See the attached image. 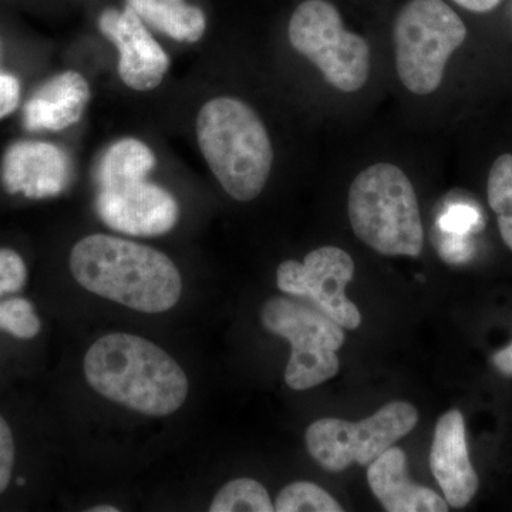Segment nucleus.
Wrapping results in <instances>:
<instances>
[{
    "label": "nucleus",
    "instance_id": "39448f33",
    "mask_svg": "<svg viewBox=\"0 0 512 512\" xmlns=\"http://www.w3.org/2000/svg\"><path fill=\"white\" fill-rule=\"evenodd\" d=\"M467 28L443 0H410L394 22L397 76L410 93L433 94L451 55L466 42Z\"/></svg>",
    "mask_w": 512,
    "mask_h": 512
},
{
    "label": "nucleus",
    "instance_id": "aec40b11",
    "mask_svg": "<svg viewBox=\"0 0 512 512\" xmlns=\"http://www.w3.org/2000/svg\"><path fill=\"white\" fill-rule=\"evenodd\" d=\"M276 512H340L342 505L319 485L298 481L282 488L276 497Z\"/></svg>",
    "mask_w": 512,
    "mask_h": 512
},
{
    "label": "nucleus",
    "instance_id": "6ab92c4d",
    "mask_svg": "<svg viewBox=\"0 0 512 512\" xmlns=\"http://www.w3.org/2000/svg\"><path fill=\"white\" fill-rule=\"evenodd\" d=\"M211 512H274L268 491L251 478L229 481L218 491L210 505Z\"/></svg>",
    "mask_w": 512,
    "mask_h": 512
},
{
    "label": "nucleus",
    "instance_id": "5701e85b",
    "mask_svg": "<svg viewBox=\"0 0 512 512\" xmlns=\"http://www.w3.org/2000/svg\"><path fill=\"white\" fill-rule=\"evenodd\" d=\"M15 463V441L6 420L0 416V494L8 488Z\"/></svg>",
    "mask_w": 512,
    "mask_h": 512
},
{
    "label": "nucleus",
    "instance_id": "0eeeda50",
    "mask_svg": "<svg viewBox=\"0 0 512 512\" xmlns=\"http://www.w3.org/2000/svg\"><path fill=\"white\" fill-rule=\"evenodd\" d=\"M289 42L320 70L326 82L343 93H356L370 76V49L362 36L349 32L339 10L326 0H305L293 12Z\"/></svg>",
    "mask_w": 512,
    "mask_h": 512
},
{
    "label": "nucleus",
    "instance_id": "6e6552de",
    "mask_svg": "<svg viewBox=\"0 0 512 512\" xmlns=\"http://www.w3.org/2000/svg\"><path fill=\"white\" fill-rule=\"evenodd\" d=\"M419 423L413 404L393 402L362 421L320 419L306 430V447L320 467L332 473L352 464L370 466Z\"/></svg>",
    "mask_w": 512,
    "mask_h": 512
},
{
    "label": "nucleus",
    "instance_id": "2eb2a0df",
    "mask_svg": "<svg viewBox=\"0 0 512 512\" xmlns=\"http://www.w3.org/2000/svg\"><path fill=\"white\" fill-rule=\"evenodd\" d=\"M367 481L379 503L389 512H447L448 504L436 491L414 484L407 473V456L390 447L373 461Z\"/></svg>",
    "mask_w": 512,
    "mask_h": 512
},
{
    "label": "nucleus",
    "instance_id": "f03ea898",
    "mask_svg": "<svg viewBox=\"0 0 512 512\" xmlns=\"http://www.w3.org/2000/svg\"><path fill=\"white\" fill-rule=\"evenodd\" d=\"M87 382L101 396L147 416H170L187 400L188 377L150 340L128 333L103 336L84 357Z\"/></svg>",
    "mask_w": 512,
    "mask_h": 512
},
{
    "label": "nucleus",
    "instance_id": "a878e982",
    "mask_svg": "<svg viewBox=\"0 0 512 512\" xmlns=\"http://www.w3.org/2000/svg\"><path fill=\"white\" fill-rule=\"evenodd\" d=\"M453 2L470 12L485 13L497 8L501 0H453Z\"/></svg>",
    "mask_w": 512,
    "mask_h": 512
},
{
    "label": "nucleus",
    "instance_id": "393cba45",
    "mask_svg": "<svg viewBox=\"0 0 512 512\" xmlns=\"http://www.w3.org/2000/svg\"><path fill=\"white\" fill-rule=\"evenodd\" d=\"M20 82L13 74L0 72V120L18 109Z\"/></svg>",
    "mask_w": 512,
    "mask_h": 512
},
{
    "label": "nucleus",
    "instance_id": "dca6fc26",
    "mask_svg": "<svg viewBox=\"0 0 512 512\" xmlns=\"http://www.w3.org/2000/svg\"><path fill=\"white\" fill-rule=\"evenodd\" d=\"M127 6L138 18L177 42H198L207 28L204 12L185 0H127Z\"/></svg>",
    "mask_w": 512,
    "mask_h": 512
},
{
    "label": "nucleus",
    "instance_id": "4468645a",
    "mask_svg": "<svg viewBox=\"0 0 512 512\" xmlns=\"http://www.w3.org/2000/svg\"><path fill=\"white\" fill-rule=\"evenodd\" d=\"M89 101V84L82 74H56L26 101L23 124L30 131H62L82 119Z\"/></svg>",
    "mask_w": 512,
    "mask_h": 512
},
{
    "label": "nucleus",
    "instance_id": "423d86ee",
    "mask_svg": "<svg viewBox=\"0 0 512 512\" xmlns=\"http://www.w3.org/2000/svg\"><path fill=\"white\" fill-rule=\"evenodd\" d=\"M262 326L291 343L285 382L309 390L338 375V350L345 345L342 326L315 306L275 296L262 306Z\"/></svg>",
    "mask_w": 512,
    "mask_h": 512
},
{
    "label": "nucleus",
    "instance_id": "ddd939ff",
    "mask_svg": "<svg viewBox=\"0 0 512 512\" xmlns=\"http://www.w3.org/2000/svg\"><path fill=\"white\" fill-rule=\"evenodd\" d=\"M430 468L450 507L463 508L470 504L480 481L468 456L466 423L458 410L444 413L437 421Z\"/></svg>",
    "mask_w": 512,
    "mask_h": 512
},
{
    "label": "nucleus",
    "instance_id": "bb28decb",
    "mask_svg": "<svg viewBox=\"0 0 512 512\" xmlns=\"http://www.w3.org/2000/svg\"><path fill=\"white\" fill-rule=\"evenodd\" d=\"M493 363L501 373L512 376V343L495 353Z\"/></svg>",
    "mask_w": 512,
    "mask_h": 512
},
{
    "label": "nucleus",
    "instance_id": "1a4fd4ad",
    "mask_svg": "<svg viewBox=\"0 0 512 512\" xmlns=\"http://www.w3.org/2000/svg\"><path fill=\"white\" fill-rule=\"evenodd\" d=\"M355 275V262L338 247H320L309 252L305 261H285L276 272L282 292L311 301L312 306L335 320L342 328L355 330L362 315L346 298V286Z\"/></svg>",
    "mask_w": 512,
    "mask_h": 512
},
{
    "label": "nucleus",
    "instance_id": "412c9836",
    "mask_svg": "<svg viewBox=\"0 0 512 512\" xmlns=\"http://www.w3.org/2000/svg\"><path fill=\"white\" fill-rule=\"evenodd\" d=\"M42 323L35 308L26 299H10L0 303V329L18 339H32L40 332Z\"/></svg>",
    "mask_w": 512,
    "mask_h": 512
},
{
    "label": "nucleus",
    "instance_id": "f8f14e48",
    "mask_svg": "<svg viewBox=\"0 0 512 512\" xmlns=\"http://www.w3.org/2000/svg\"><path fill=\"white\" fill-rule=\"evenodd\" d=\"M0 175L9 194L42 200L66 190L72 180V161L55 144L16 141L3 154Z\"/></svg>",
    "mask_w": 512,
    "mask_h": 512
},
{
    "label": "nucleus",
    "instance_id": "4be33fe9",
    "mask_svg": "<svg viewBox=\"0 0 512 512\" xmlns=\"http://www.w3.org/2000/svg\"><path fill=\"white\" fill-rule=\"evenodd\" d=\"M26 278L28 269L22 256L13 249H0V295L20 291Z\"/></svg>",
    "mask_w": 512,
    "mask_h": 512
},
{
    "label": "nucleus",
    "instance_id": "9d476101",
    "mask_svg": "<svg viewBox=\"0 0 512 512\" xmlns=\"http://www.w3.org/2000/svg\"><path fill=\"white\" fill-rule=\"evenodd\" d=\"M96 208L107 227L136 237L167 234L180 215L173 195L146 180L100 188Z\"/></svg>",
    "mask_w": 512,
    "mask_h": 512
},
{
    "label": "nucleus",
    "instance_id": "b1692460",
    "mask_svg": "<svg viewBox=\"0 0 512 512\" xmlns=\"http://www.w3.org/2000/svg\"><path fill=\"white\" fill-rule=\"evenodd\" d=\"M478 222H480V214L476 210L466 207V205H458V207L451 208L446 215H443L440 225L443 231L463 235L476 227Z\"/></svg>",
    "mask_w": 512,
    "mask_h": 512
},
{
    "label": "nucleus",
    "instance_id": "7ed1b4c3",
    "mask_svg": "<svg viewBox=\"0 0 512 512\" xmlns=\"http://www.w3.org/2000/svg\"><path fill=\"white\" fill-rule=\"evenodd\" d=\"M198 144L215 178L234 200H255L268 183L274 150L265 124L232 97L205 103L198 113Z\"/></svg>",
    "mask_w": 512,
    "mask_h": 512
},
{
    "label": "nucleus",
    "instance_id": "a211bd4d",
    "mask_svg": "<svg viewBox=\"0 0 512 512\" xmlns=\"http://www.w3.org/2000/svg\"><path fill=\"white\" fill-rule=\"evenodd\" d=\"M488 204L497 215L501 238L512 251V154L494 161L488 174Z\"/></svg>",
    "mask_w": 512,
    "mask_h": 512
},
{
    "label": "nucleus",
    "instance_id": "9b49d317",
    "mask_svg": "<svg viewBox=\"0 0 512 512\" xmlns=\"http://www.w3.org/2000/svg\"><path fill=\"white\" fill-rule=\"evenodd\" d=\"M99 28L119 50V74L126 86L138 92L160 86L170 59L133 9L104 10Z\"/></svg>",
    "mask_w": 512,
    "mask_h": 512
},
{
    "label": "nucleus",
    "instance_id": "20e7f679",
    "mask_svg": "<svg viewBox=\"0 0 512 512\" xmlns=\"http://www.w3.org/2000/svg\"><path fill=\"white\" fill-rule=\"evenodd\" d=\"M348 214L356 237L379 254L416 258L423 251L416 191L397 165L377 163L357 175L349 188Z\"/></svg>",
    "mask_w": 512,
    "mask_h": 512
},
{
    "label": "nucleus",
    "instance_id": "f3484780",
    "mask_svg": "<svg viewBox=\"0 0 512 512\" xmlns=\"http://www.w3.org/2000/svg\"><path fill=\"white\" fill-rule=\"evenodd\" d=\"M156 165V156L137 138H123L111 144L101 156L97 180L100 188L146 180Z\"/></svg>",
    "mask_w": 512,
    "mask_h": 512
},
{
    "label": "nucleus",
    "instance_id": "f257e3e1",
    "mask_svg": "<svg viewBox=\"0 0 512 512\" xmlns=\"http://www.w3.org/2000/svg\"><path fill=\"white\" fill-rule=\"evenodd\" d=\"M70 269L87 291L138 312L170 311L183 292L180 272L167 255L110 235L77 242Z\"/></svg>",
    "mask_w": 512,
    "mask_h": 512
},
{
    "label": "nucleus",
    "instance_id": "cd10ccee",
    "mask_svg": "<svg viewBox=\"0 0 512 512\" xmlns=\"http://www.w3.org/2000/svg\"><path fill=\"white\" fill-rule=\"evenodd\" d=\"M90 512H117L116 507H111V505H97V507L90 508Z\"/></svg>",
    "mask_w": 512,
    "mask_h": 512
}]
</instances>
